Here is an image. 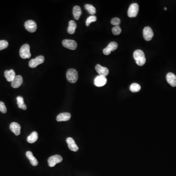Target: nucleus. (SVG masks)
Masks as SVG:
<instances>
[{
	"mask_svg": "<svg viewBox=\"0 0 176 176\" xmlns=\"http://www.w3.org/2000/svg\"><path fill=\"white\" fill-rule=\"evenodd\" d=\"M166 80L171 86H176V76L172 72H169L166 75Z\"/></svg>",
	"mask_w": 176,
	"mask_h": 176,
	"instance_id": "nucleus-14",
	"label": "nucleus"
},
{
	"mask_svg": "<svg viewBox=\"0 0 176 176\" xmlns=\"http://www.w3.org/2000/svg\"><path fill=\"white\" fill-rule=\"evenodd\" d=\"M10 129L16 136H19L21 133V126L17 122H12L9 126Z\"/></svg>",
	"mask_w": 176,
	"mask_h": 176,
	"instance_id": "nucleus-12",
	"label": "nucleus"
},
{
	"mask_svg": "<svg viewBox=\"0 0 176 176\" xmlns=\"http://www.w3.org/2000/svg\"><path fill=\"white\" fill-rule=\"evenodd\" d=\"M26 156L28 158L30 162L32 165L34 166H36L38 164V161L34 157L33 154H32L31 151H27V152H26Z\"/></svg>",
	"mask_w": 176,
	"mask_h": 176,
	"instance_id": "nucleus-19",
	"label": "nucleus"
},
{
	"mask_svg": "<svg viewBox=\"0 0 176 176\" xmlns=\"http://www.w3.org/2000/svg\"><path fill=\"white\" fill-rule=\"evenodd\" d=\"M85 9H86L87 11H88L90 14L91 15H94L96 13V9L95 8L90 4H86L85 5Z\"/></svg>",
	"mask_w": 176,
	"mask_h": 176,
	"instance_id": "nucleus-24",
	"label": "nucleus"
},
{
	"mask_svg": "<svg viewBox=\"0 0 176 176\" xmlns=\"http://www.w3.org/2000/svg\"><path fill=\"white\" fill-rule=\"evenodd\" d=\"M62 45L65 48L71 50H75L77 48V44L76 42L72 40L65 39L62 41Z\"/></svg>",
	"mask_w": 176,
	"mask_h": 176,
	"instance_id": "nucleus-7",
	"label": "nucleus"
},
{
	"mask_svg": "<svg viewBox=\"0 0 176 176\" xmlns=\"http://www.w3.org/2000/svg\"><path fill=\"white\" fill-rule=\"evenodd\" d=\"M16 99H17L18 107L20 109L24 110H27V106L26 105V104L24 103L23 98L21 97V96H19V97L16 98Z\"/></svg>",
	"mask_w": 176,
	"mask_h": 176,
	"instance_id": "nucleus-23",
	"label": "nucleus"
},
{
	"mask_svg": "<svg viewBox=\"0 0 176 176\" xmlns=\"http://www.w3.org/2000/svg\"><path fill=\"white\" fill-rule=\"evenodd\" d=\"M164 9H165V11H167V8H164Z\"/></svg>",
	"mask_w": 176,
	"mask_h": 176,
	"instance_id": "nucleus-31",
	"label": "nucleus"
},
{
	"mask_svg": "<svg viewBox=\"0 0 176 176\" xmlns=\"http://www.w3.org/2000/svg\"><path fill=\"white\" fill-rule=\"evenodd\" d=\"M95 70L99 75H103L104 76L108 75L109 72V69L107 68L101 66L99 64L97 65V66H95Z\"/></svg>",
	"mask_w": 176,
	"mask_h": 176,
	"instance_id": "nucleus-13",
	"label": "nucleus"
},
{
	"mask_svg": "<svg viewBox=\"0 0 176 176\" xmlns=\"http://www.w3.org/2000/svg\"><path fill=\"white\" fill-rule=\"evenodd\" d=\"M107 79L106 76L103 75H98L95 77L94 80V84L98 87L104 86L107 83Z\"/></svg>",
	"mask_w": 176,
	"mask_h": 176,
	"instance_id": "nucleus-11",
	"label": "nucleus"
},
{
	"mask_svg": "<svg viewBox=\"0 0 176 176\" xmlns=\"http://www.w3.org/2000/svg\"><path fill=\"white\" fill-rule=\"evenodd\" d=\"M4 75L5 78L8 82H12L16 76L15 72L13 69L6 70L4 72Z\"/></svg>",
	"mask_w": 176,
	"mask_h": 176,
	"instance_id": "nucleus-16",
	"label": "nucleus"
},
{
	"mask_svg": "<svg viewBox=\"0 0 176 176\" xmlns=\"http://www.w3.org/2000/svg\"><path fill=\"white\" fill-rule=\"evenodd\" d=\"M120 22L121 21H120V18H114L111 20L110 23H111V24H113L114 26H117L120 25Z\"/></svg>",
	"mask_w": 176,
	"mask_h": 176,
	"instance_id": "nucleus-29",
	"label": "nucleus"
},
{
	"mask_svg": "<svg viewBox=\"0 0 176 176\" xmlns=\"http://www.w3.org/2000/svg\"><path fill=\"white\" fill-rule=\"evenodd\" d=\"M45 58L43 56L40 55L36 57L35 59H32L29 62V66L31 68H35L37 67L39 65L41 64L44 63Z\"/></svg>",
	"mask_w": 176,
	"mask_h": 176,
	"instance_id": "nucleus-6",
	"label": "nucleus"
},
{
	"mask_svg": "<svg viewBox=\"0 0 176 176\" xmlns=\"http://www.w3.org/2000/svg\"><path fill=\"white\" fill-rule=\"evenodd\" d=\"M66 141H67V143L68 145L69 148L71 151H72L73 152H76L78 150V147L77 146V145L75 142V140L72 138H67Z\"/></svg>",
	"mask_w": 176,
	"mask_h": 176,
	"instance_id": "nucleus-15",
	"label": "nucleus"
},
{
	"mask_svg": "<svg viewBox=\"0 0 176 176\" xmlns=\"http://www.w3.org/2000/svg\"><path fill=\"white\" fill-rule=\"evenodd\" d=\"M8 43L6 40H0V51L8 48Z\"/></svg>",
	"mask_w": 176,
	"mask_h": 176,
	"instance_id": "nucleus-28",
	"label": "nucleus"
},
{
	"mask_svg": "<svg viewBox=\"0 0 176 176\" xmlns=\"http://www.w3.org/2000/svg\"><path fill=\"white\" fill-rule=\"evenodd\" d=\"M134 58L136 64L139 66H142L146 63V58L144 53L140 50H138L134 53Z\"/></svg>",
	"mask_w": 176,
	"mask_h": 176,
	"instance_id": "nucleus-1",
	"label": "nucleus"
},
{
	"mask_svg": "<svg viewBox=\"0 0 176 176\" xmlns=\"http://www.w3.org/2000/svg\"><path fill=\"white\" fill-rule=\"evenodd\" d=\"M0 111L3 114L7 113V109L5 103L2 101H0Z\"/></svg>",
	"mask_w": 176,
	"mask_h": 176,
	"instance_id": "nucleus-30",
	"label": "nucleus"
},
{
	"mask_svg": "<svg viewBox=\"0 0 176 176\" xmlns=\"http://www.w3.org/2000/svg\"><path fill=\"white\" fill-rule=\"evenodd\" d=\"M38 138L37 133L34 131L31 133L29 136L27 137V141L30 143H34L37 140Z\"/></svg>",
	"mask_w": 176,
	"mask_h": 176,
	"instance_id": "nucleus-22",
	"label": "nucleus"
},
{
	"mask_svg": "<svg viewBox=\"0 0 176 176\" xmlns=\"http://www.w3.org/2000/svg\"><path fill=\"white\" fill-rule=\"evenodd\" d=\"M141 89L140 85L137 83H133L130 86V90L132 92L136 93L139 91Z\"/></svg>",
	"mask_w": 176,
	"mask_h": 176,
	"instance_id": "nucleus-25",
	"label": "nucleus"
},
{
	"mask_svg": "<svg viewBox=\"0 0 176 176\" xmlns=\"http://www.w3.org/2000/svg\"><path fill=\"white\" fill-rule=\"evenodd\" d=\"M24 27L27 31L31 33L35 32L37 30V24L33 20H28L24 23Z\"/></svg>",
	"mask_w": 176,
	"mask_h": 176,
	"instance_id": "nucleus-8",
	"label": "nucleus"
},
{
	"mask_svg": "<svg viewBox=\"0 0 176 176\" xmlns=\"http://www.w3.org/2000/svg\"><path fill=\"white\" fill-rule=\"evenodd\" d=\"M71 117V114L69 113H63L57 116L56 120L58 122L68 121Z\"/></svg>",
	"mask_w": 176,
	"mask_h": 176,
	"instance_id": "nucleus-17",
	"label": "nucleus"
},
{
	"mask_svg": "<svg viewBox=\"0 0 176 176\" xmlns=\"http://www.w3.org/2000/svg\"><path fill=\"white\" fill-rule=\"evenodd\" d=\"M118 47V44L116 42H110L106 48L103 50V53L105 55H108L110 54L111 52L116 50Z\"/></svg>",
	"mask_w": 176,
	"mask_h": 176,
	"instance_id": "nucleus-9",
	"label": "nucleus"
},
{
	"mask_svg": "<svg viewBox=\"0 0 176 176\" xmlns=\"http://www.w3.org/2000/svg\"><path fill=\"white\" fill-rule=\"evenodd\" d=\"M73 14L75 19L78 20L82 14L81 8L79 6H75L73 8Z\"/></svg>",
	"mask_w": 176,
	"mask_h": 176,
	"instance_id": "nucleus-20",
	"label": "nucleus"
},
{
	"mask_svg": "<svg viewBox=\"0 0 176 176\" xmlns=\"http://www.w3.org/2000/svg\"><path fill=\"white\" fill-rule=\"evenodd\" d=\"M23 81V80L22 76L21 75H17L11 82L12 87L14 88H18L22 85Z\"/></svg>",
	"mask_w": 176,
	"mask_h": 176,
	"instance_id": "nucleus-18",
	"label": "nucleus"
},
{
	"mask_svg": "<svg viewBox=\"0 0 176 176\" xmlns=\"http://www.w3.org/2000/svg\"><path fill=\"white\" fill-rule=\"evenodd\" d=\"M143 37L147 41H149L152 39L154 36V33L150 27H144L143 30Z\"/></svg>",
	"mask_w": 176,
	"mask_h": 176,
	"instance_id": "nucleus-10",
	"label": "nucleus"
},
{
	"mask_svg": "<svg viewBox=\"0 0 176 176\" xmlns=\"http://www.w3.org/2000/svg\"><path fill=\"white\" fill-rule=\"evenodd\" d=\"M76 24L75 21L71 20L69 22L68 28V32L70 34H75V30L76 28Z\"/></svg>",
	"mask_w": 176,
	"mask_h": 176,
	"instance_id": "nucleus-21",
	"label": "nucleus"
},
{
	"mask_svg": "<svg viewBox=\"0 0 176 176\" xmlns=\"http://www.w3.org/2000/svg\"><path fill=\"white\" fill-rule=\"evenodd\" d=\"M67 78L69 82L75 83L76 82L78 78V75L76 69H70L67 71L66 74Z\"/></svg>",
	"mask_w": 176,
	"mask_h": 176,
	"instance_id": "nucleus-2",
	"label": "nucleus"
},
{
	"mask_svg": "<svg viewBox=\"0 0 176 176\" xmlns=\"http://www.w3.org/2000/svg\"><path fill=\"white\" fill-rule=\"evenodd\" d=\"M97 18L95 16L92 15L90 17H88L87 19L86 22V24L87 27L89 26L90 24L92 22H94L97 21Z\"/></svg>",
	"mask_w": 176,
	"mask_h": 176,
	"instance_id": "nucleus-26",
	"label": "nucleus"
},
{
	"mask_svg": "<svg viewBox=\"0 0 176 176\" xmlns=\"http://www.w3.org/2000/svg\"><path fill=\"white\" fill-rule=\"evenodd\" d=\"M20 55L23 59L30 58L31 57V53L30 52V46L28 44L23 45L20 50Z\"/></svg>",
	"mask_w": 176,
	"mask_h": 176,
	"instance_id": "nucleus-3",
	"label": "nucleus"
},
{
	"mask_svg": "<svg viewBox=\"0 0 176 176\" xmlns=\"http://www.w3.org/2000/svg\"><path fill=\"white\" fill-rule=\"evenodd\" d=\"M62 161H63V158L61 155H53L50 157L48 159V165L50 167H54L57 163L62 162Z\"/></svg>",
	"mask_w": 176,
	"mask_h": 176,
	"instance_id": "nucleus-5",
	"label": "nucleus"
},
{
	"mask_svg": "<svg viewBox=\"0 0 176 176\" xmlns=\"http://www.w3.org/2000/svg\"><path fill=\"white\" fill-rule=\"evenodd\" d=\"M112 32L114 35H120L121 32V29L120 26H114L113 28H112Z\"/></svg>",
	"mask_w": 176,
	"mask_h": 176,
	"instance_id": "nucleus-27",
	"label": "nucleus"
},
{
	"mask_svg": "<svg viewBox=\"0 0 176 176\" xmlns=\"http://www.w3.org/2000/svg\"><path fill=\"white\" fill-rule=\"evenodd\" d=\"M139 6L138 4L134 3L130 5L128 11V16L130 18H134L138 15Z\"/></svg>",
	"mask_w": 176,
	"mask_h": 176,
	"instance_id": "nucleus-4",
	"label": "nucleus"
}]
</instances>
